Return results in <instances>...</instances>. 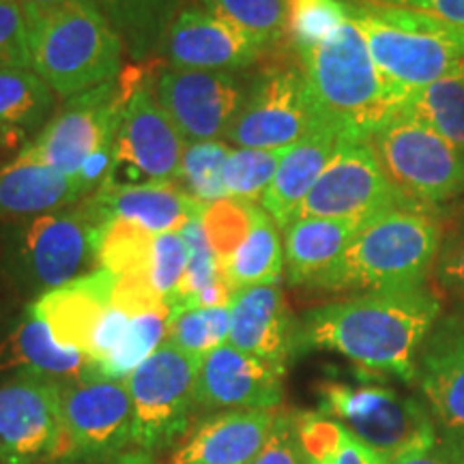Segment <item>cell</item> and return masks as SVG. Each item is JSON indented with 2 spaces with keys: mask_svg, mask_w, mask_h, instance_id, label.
<instances>
[{
  "mask_svg": "<svg viewBox=\"0 0 464 464\" xmlns=\"http://www.w3.org/2000/svg\"><path fill=\"white\" fill-rule=\"evenodd\" d=\"M440 312V297L426 284L332 301L299 321L301 351H334L370 372L415 382L417 355Z\"/></svg>",
  "mask_w": 464,
  "mask_h": 464,
  "instance_id": "cell-1",
  "label": "cell"
},
{
  "mask_svg": "<svg viewBox=\"0 0 464 464\" xmlns=\"http://www.w3.org/2000/svg\"><path fill=\"white\" fill-rule=\"evenodd\" d=\"M297 61L316 121L344 140L370 142L402 112L406 95L376 67L351 17L318 48L297 54Z\"/></svg>",
  "mask_w": 464,
  "mask_h": 464,
  "instance_id": "cell-2",
  "label": "cell"
},
{
  "mask_svg": "<svg viewBox=\"0 0 464 464\" xmlns=\"http://www.w3.org/2000/svg\"><path fill=\"white\" fill-rule=\"evenodd\" d=\"M443 237L432 208L392 207L363 224L342 256L310 288L362 295L423 286Z\"/></svg>",
  "mask_w": 464,
  "mask_h": 464,
  "instance_id": "cell-3",
  "label": "cell"
},
{
  "mask_svg": "<svg viewBox=\"0 0 464 464\" xmlns=\"http://www.w3.org/2000/svg\"><path fill=\"white\" fill-rule=\"evenodd\" d=\"M24 7L33 72L58 97L69 100L121 73L123 39L91 0L52 9L28 3Z\"/></svg>",
  "mask_w": 464,
  "mask_h": 464,
  "instance_id": "cell-4",
  "label": "cell"
},
{
  "mask_svg": "<svg viewBox=\"0 0 464 464\" xmlns=\"http://www.w3.org/2000/svg\"><path fill=\"white\" fill-rule=\"evenodd\" d=\"M348 17L362 31L381 73L406 97L464 61V28L423 11L385 0H348Z\"/></svg>",
  "mask_w": 464,
  "mask_h": 464,
  "instance_id": "cell-5",
  "label": "cell"
},
{
  "mask_svg": "<svg viewBox=\"0 0 464 464\" xmlns=\"http://www.w3.org/2000/svg\"><path fill=\"white\" fill-rule=\"evenodd\" d=\"M316 396L318 413L332 417L387 462L440 439L426 402L390 387L323 381Z\"/></svg>",
  "mask_w": 464,
  "mask_h": 464,
  "instance_id": "cell-6",
  "label": "cell"
},
{
  "mask_svg": "<svg viewBox=\"0 0 464 464\" xmlns=\"http://www.w3.org/2000/svg\"><path fill=\"white\" fill-rule=\"evenodd\" d=\"M95 228L82 208L20 219L5 232V269L24 293L44 295L97 271Z\"/></svg>",
  "mask_w": 464,
  "mask_h": 464,
  "instance_id": "cell-7",
  "label": "cell"
},
{
  "mask_svg": "<svg viewBox=\"0 0 464 464\" xmlns=\"http://www.w3.org/2000/svg\"><path fill=\"white\" fill-rule=\"evenodd\" d=\"M370 147L404 200L434 208L464 194V155L406 110L374 133Z\"/></svg>",
  "mask_w": 464,
  "mask_h": 464,
  "instance_id": "cell-8",
  "label": "cell"
},
{
  "mask_svg": "<svg viewBox=\"0 0 464 464\" xmlns=\"http://www.w3.org/2000/svg\"><path fill=\"white\" fill-rule=\"evenodd\" d=\"M202 359L164 342L127 376L133 406V448L158 454L189 430Z\"/></svg>",
  "mask_w": 464,
  "mask_h": 464,
  "instance_id": "cell-9",
  "label": "cell"
},
{
  "mask_svg": "<svg viewBox=\"0 0 464 464\" xmlns=\"http://www.w3.org/2000/svg\"><path fill=\"white\" fill-rule=\"evenodd\" d=\"M61 381L15 372L0 382V464H69Z\"/></svg>",
  "mask_w": 464,
  "mask_h": 464,
  "instance_id": "cell-10",
  "label": "cell"
},
{
  "mask_svg": "<svg viewBox=\"0 0 464 464\" xmlns=\"http://www.w3.org/2000/svg\"><path fill=\"white\" fill-rule=\"evenodd\" d=\"M188 142L155 100L153 86L133 92L121 112L114 158L102 188L179 183Z\"/></svg>",
  "mask_w": 464,
  "mask_h": 464,
  "instance_id": "cell-11",
  "label": "cell"
},
{
  "mask_svg": "<svg viewBox=\"0 0 464 464\" xmlns=\"http://www.w3.org/2000/svg\"><path fill=\"white\" fill-rule=\"evenodd\" d=\"M318 123L299 65H271L247 82L246 102L224 138L241 149H288Z\"/></svg>",
  "mask_w": 464,
  "mask_h": 464,
  "instance_id": "cell-12",
  "label": "cell"
},
{
  "mask_svg": "<svg viewBox=\"0 0 464 464\" xmlns=\"http://www.w3.org/2000/svg\"><path fill=\"white\" fill-rule=\"evenodd\" d=\"M398 205L413 202L404 200L393 188L370 142L344 140L301 202L295 219L329 218L368 224Z\"/></svg>",
  "mask_w": 464,
  "mask_h": 464,
  "instance_id": "cell-13",
  "label": "cell"
},
{
  "mask_svg": "<svg viewBox=\"0 0 464 464\" xmlns=\"http://www.w3.org/2000/svg\"><path fill=\"white\" fill-rule=\"evenodd\" d=\"M61 400L72 445L69 464H102L133 445L127 381H65L61 382Z\"/></svg>",
  "mask_w": 464,
  "mask_h": 464,
  "instance_id": "cell-14",
  "label": "cell"
},
{
  "mask_svg": "<svg viewBox=\"0 0 464 464\" xmlns=\"http://www.w3.org/2000/svg\"><path fill=\"white\" fill-rule=\"evenodd\" d=\"M125 103L116 78L69 97L61 112L52 116L22 153L78 181L86 158L116 136Z\"/></svg>",
  "mask_w": 464,
  "mask_h": 464,
  "instance_id": "cell-15",
  "label": "cell"
},
{
  "mask_svg": "<svg viewBox=\"0 0 464 464\" xmlns=\"http://www.w3.org/2000/svg\"><path fill=\"white\" fill-rule=\"evenodd\" d=\"M153 92L189 144L224 136L246 102L247 82L232 72L170 67L158 75Z\"/></svg>",
  "mask_w": 464,
  "mask_h": 464,
  "instance_id": "cell-16",
  "label": "cell"
},
{
  "mask_svg": "<svg viewBox=\"0 0 464 464\" xmlns=\"http://www.w3.org/2000/svg\"><path fill=\"white\" fill-rule=\"evenodd\" d=\"M415 382L440 439L464 450V307L440 316L428 334Z\"/></svg>",
  "mask_w": 464,
  "mask_h": 464,
  "instance_id": "cell-17",
  "label": "cell"
},
{
  "mask_svg": "<svg viewBox=\"0 0 464 464\" xmlns=\"http://www.w3.org/2000/svg\"><path fill=\"white\" fill-rule=\"evenodd\" d=\"M284 374L226 342L202 359L196 404L207 411H276L284 400Z\"/></svg>",
  "mask_w": 464,
  "mask_h": 464,
  "instance_id": "cell-18",
  "label": "cell"
},
{
  "mask_svg": "<svg viewBox=\"0 0 464 464\" xmlns=\"http://www.w3.org/2000/svg\"><path fill=\"white\" fill-rule=\"evenodd\" d=\"M160 54L179 69L235 73L269 52L205 7H183L168 28Z\"/></svg>",
  "mask_w": 464,
  "mask_h": 464,
  "instance_id": "cell-19",
  "label": "cell"
},
{
  "mask_svg": "<svg viewBox=\"0 0 464 464\" xmlns=\"http://www.w3.org/2000/svg\"><path fill=\"white\" fill-rule=\"evenodd\" d=\"M228 344L286 370L301 353V324L295 321L280 284H258L232 293Z\"/></svg>",
  "mask_w": 464,
  "mask_h": 464,
  "instance_id": "cell-20",
  "label": "cell"
},
{
  "mask_svg": "<svg viewBox=\"0 0 464 464\" xmlns=\"http://www.w3.org/2000/svg\"><path fill=\"white\" fill-rule=\"evenodd\" d=\"M205 207L174 183L100 188L80 205L92 224L100 226L106 219H130L153 235L183 230L191 219L202 216Z\"/></svg>",
  "mask_w": 464,
  "mask_h": 464,
  "instance_id": "cell-21",
  "label": "cell"
},
{
  "mask_svg": "<svg viewBox=\"0 0 464 464\" xmlns=\"http://www.w3.org/2000/svg\"><path fill=\"white\" fill-rule=\"evenodd\" d=\"M114 280V274L97 269L65 286L39 295L28 310L45 323L58 344L91 357L97 324L112 307Z\"/></svg>",
  "mask_w": 464,
  "mask_h": 464,
  "instance_id": "cell-22",
  "label": "cell"
},
{
  "mask_svg": "<svg viewBox=\"0 0 464 464\" xmlns=\"http://www.w3.org/2000/svg\"><path fill=\"white\" fill-rule=\"evenodd\" d=\"M276 411H222L196 423L172 451L170 464H252L263 450Z\"/></svg>",
  "mask_w": 464,
  "mask_h": 464,
  "instance_id": "cell-23",
  "label": "cell"
},
{
  "mask_svg": "<svg viewBox=\"0 0 464 464\" xmlns=\"http://www.w3.org/2000/svg\"><path fill=\"white\" fill-rule=\"evenodd\" d=\"M342 142L344 138L338 131L316 123L301 140L284 150L274 181L260 198V207L277 228L286 230L295 222L301 202L314 188Z\"/></svg>",
  "mask_w": 464,
  "mask_h": 464,
  "instance_id": "cell-24",
  "label": "cell"
},
{
  "mask_svg": "<svg viewBox=\"0 0 464 464\" xmlns=\"http://www.w3.org/2000/svg\"><path fill=\"white\" fill-rule=\"evenodd\" d=\"M86 191L75 179L54 168L17 153L7 166L0 168V219H28L56 213L84 200Z\"/></svg>",
  "mask_w": 464,
  "mask_h": 464,
  "instance_id": "cell-25",
  "label": "cell"
},
{
  "mask_svg": "<svg viewBox=\"0 0 464 464\" xmlns=\"http://www.w3.org/2000/svg\"><path fill=\"white\" fill-rule=\"evenodd\" d=\"M363 224L353 219L299 218L284 230V263L293 286L310 288L342 256Z\"/></svg>",
  "mask_w": 464,
  "mask_h": 464,
  "instance_id": "cell-26",
  "label": "cell"
},
{
  "mask_svg": "<svg viewBox=\"0 0 464 464\" xmlns=\"http://www.w3.org/2000/svg\"><path fill=\"white\" fill-rule=\"evenodd\" d=\"M91 359L84 353L61 346L45 323L31 310L17 327L0 342V370L31 372L54 381H82Z\"/></svg>",
  "mask_w": 464,
  "mask_h": 464,
  "instance_id": "cell-27",
  "label": "cell"
},
{
  "mask_svg": "<svg viewBox=\"0 0 464 464\" xmlns=\"http://www.w3.org/2000/svg\"><path fill=\"white\" fill-rule=\"evenodd\" d=\"M56 92L26 67H0V140L7 147L48 125Z\"/></svg>",
  "mask_w": 464,
  "mask_h": 464,
  "instance_id": "cell-28",
  "label": "cell"
},
{
  "mask_svg": "<svg viewBox=\"0 0 464 464\" xmlns=\"http://www.w3.org/2000/svg\"><path fill=\"white\" fill-rule=\"evenodd\" d=\"M123 39L136 63L161 52L166 33L183 9V0H91Z\"/></svg>",
  "mask_w": 464,
  "mask_h": 464,
  "instance_id": "cell-29",
  "label": "cell"
},
{
  "mask_svg": "<svg viewBox=\"0 0 464 464\" xmlns=\"http://www.w3.org/2000/svg\"><path fill=\"white\" fill-rule=\"evenodd\" d=\"M232 293L258 284H277L284 274V246L274 219L260 207L252 232L222 266Z\"/></svg>",
  "mask_w": 464,
  "mask_h": 464,
  "instance_id": "cell-30",
  "label": "cell"
},
{
  "mask_svg": "<svg viewBox=\"0 0 464 464\" xmlns=\"http://www.w3.org/2000/svg\"><path fill=\"white\" fill-rule=\"evenodd\" d=\"M464 155V61L443 78L411 92L404 108Z\"/></svg>",
  "mask_w": 464,
  "mask_h": 464,
  "instance_id": "cell-31",
  "label": "cell"
},
{
  "mask_svg": "<svg viewBox=\"0 0 464 464\" xmlns=\"http://www.w3.org/2000/svg\"><path fill=\"white\" fill-rule=\"evenodd\" d=\"M166 314H144L130 318L123 338L102 362H91L84 379L125 381L144 359L153 355L168 338Z\"/></svg>",
  "mask_w": 464,
  "mask_h": 464,
  "instance_id": "cell-32",
  "label": "cell"
},
{
  "mask_svg": "<svg viewBox=\"0 0 464 464\" xmlns=\"http://www.w3.org/2000/svg\"><path fill=\"white\" fill-rule=\"evenodd\" d=\"M155 235L130 219H106L95 228L97 265L114 276L150 271Z\"/></svg>",
  "mask_w": 464,
  "mask_h": 464,
  "instance_id": "cell-33",
  "label": "cell"
},
{
  "mask_svg": "<svg viewBox=\"0 0 464 464\" xmlns=\"http://www.w3.org/2000/svg\"><path fill=\"white\" fill-rule=\"evenodd\" d=\"M202 7L237 26L266 52L286 44L288 0H200Z\"/></svg>",
  "mask_w": 464,
  "mask_h": 464,
  "instance_id": "cell-34",
  "label": "cell"
},
{
  "mask_svg": "<svg viewBox=\"0 0 464 464\" xmlns=\"http://www.w3.org/2000/svg\"><path fill=\"white\" fill-rule=\"evenodd\" d=\"M348 20V0H288L286 48L314 50Z\"/></svg>",
  "mask_w": 464,
  "mask_h": 464,
  "instance_id": "cell-35",
  "label": "cell"
},
{
  "mask_svg": "<svg viewBox=\"0 0 464 464\" xmlns=\"http://www.w3.org/2000/svg\"><path fill=\"white\" fill-rule=\"evenodd\" d=\"M228 307H181L168 318V342L181 351L205 359L213 348L228 342Z\"/></svg>",
  "mask_w": 464,
  "mask_h": 464,
  "instance_id": "cell-36",
  "label": "cell"
},
{
  "mask_svg": "<svg viewBox=\"0 0 464 464\" xmlns=\"http://www.w3.org/2000/svg\"><path fill=\"white\" fill-rule=\"evenodd\" d=\"M230 153L228 142H189L185 147L177 185L202 205L228 198L224 185V166Z\"/></svg>",
  "mask_w": 464,
  "mask_h": 464,
  "instance_id": "cell-37",
  "label": "cell"
},
{
  "mask_svg": "<svg viewBox=\"0 0 464 464\" xmlns=\"http://www.w3.org/2000/svg\"><path fill=\"white\" fill-rule=\"evenodd\" d=\"M258 213L260 207L256 202L230 198V196L205 207L200 216L202 228H205L208 246L216 252L222 266L247 239L256 224Z\"/></svg>",
  "mask_w": 464,
  "mask_h": 464,
  "instance_id": "cell-38",
  "label": "cell"
},
{
  "mask_svg": "<svg viewBox=\"0 0 464 464\" xmlns=\"http://www.w3.org/2000/svg\"><path fill=\"white\" fill-rule=\"evenodd\" d=\"M286 149H239L232 150L224 166V185L230 198L256 202L274 181Z\"/></svg>",
  "mask_w": 464,
  "mask_h": 464,
  "instance_id": "cell-39",
  "label": "cell"
},
{
  "mask_svg": "<svg viewBox=\"0 0 464 464\" xmlns=\"http://www.w3.org/2000/svg\"><path fill=\"white\" fill-rule=\"evenodd\" d=\"M189 263V247L185 243L181 230L155 235L153 256H150V282L158 293L168 301L174 297L179 284H181Z\"/></svg>",
  "mask_w": 464,
  "mask_h": 464,
  "instance_id": "cell-40",
  "label": "cell"
},
{
  "mask_svg": "<svg viewBox=\"0 0 464 464\" xmlns=\"http://www.w3.org/2000/svg\"><path fill=\"white\" fill-rule=\"evenodd\" d=\"M112 307L130 318L144 314L170 316V305L153 286L149 271L116 276L112 288Z\"/></svg>",
  "mask_w": 464,
  "mask_h": 464,
  "instance_id": "cell-41",
  "label": "cell"
},
{
  "mask_svg": "<svg viewBox=\"0 0 464 464\" xmlns=\"http://www.w3.org/2000/svg\"><path fill=\"white\" fill-rule=\"evenodd\" d=\"M0 67L33 69L28 15L22 0H0Z\"/></svg>",
  "mask_w": 464,
  "mask_h": 464,
  "instance_id": "cell-42",
  "label": "cell"
},
{
  "mask_svg": "<svg viewBox=\"0 0 464 464\" xmlns=\"http://www.w3.org/2000/svg\"><path fill=\"white\" fill-rule=\"evenodd\" d=\"M295 421H297L301 445H304L312 464L334 454L340 448L342 439L346 434L344 426H340L332 417L318 413V411H301V413H295Z\"/></svg>",
  "mask_w": 464,
  "mask_h": 464,
  "instance_id": "cell-43",
  "label": "cell"
},
{
  "mask_svg": "<svg viewBox=\"0 0 464 464\" xmlns=\"http://www.w3.org/2000/svg\"><path fill=\"white\" fill-rule=\"evenodd\" d=\"M252 464H312L301 445L295 413L277 411L274 428Z\"/></svg>",
  "mask_w": 464,
  "mask_h": 464,
  "instance_id": "cell-44",
  "label": "cell"
},
{
  "mask_svg": "<svg viewBox=\"0 0 464 464\" xmlns=\"http://www.w3.org/2000/svg\"><path fill=\"white\" fill-rule=\"evenodd\" d=\"M432 271L439 288L464 305V228L443 237Z\"/></svg>",
  "mask_w": 464,
  "mask_h": 464,
  "instance_id": "cell-45",
  "label": "cell"
},
{
  "mask_svg": "<svg viewBox=\"0 0 464 464\" xmlns=\"http://www.w3.org/2000/svg\"><path fill=\"white\" fill-rule=\"evenodd\" d=\"M127 324H130V316L110 307L100 324H97L95 335H92V348L89 357L91 362H102L103 357H108L112 353V348L123 338Z\"/></svg>",
  "mask_w": 464,
  "mask_h": 464,
  "instance_id": "cell-46",
  "label": "cell"
},
{
  "mask_svg": "<svg viewBox=\"0 0 464 464\" xmlns=\"http://www.w3.org/2000/svg\"><path fill=\"white\" fill-rule=\"evenodd\" d=\"M387 464H464V450L450 440L439 439L430 448L409 451Z\"/></svg>",
  "mask_w": 464,
  "mask_h": 464,
  "instance_id": "cell-47",
  "label": "cell"
},
{
  "mask_svg": "<svg viewBox=\"0 0 464 464\" xmlns=\"http://www.w3.org/2000/svg\"><path fill=\"white\" fill-rule=\"evenodd\" d=\"M316 464H387V460L346 430L340 448Z\"/></svg>",
  "mask_w": 464,
  "mask_h": 464,
  "instance_id": "cell-48",
  "label": "cell"
},
{
  "mask_svg": "<svg viewBox=\"0 0 464 464\" xmlns=\"http://www.w3.org/2000/svg\"><path fill=\"white\" fill-rule=\"evenodd\" d=\"M385 3L423 11L448 24L464 28V0H385Z\"/></svg>",
  "mask_w": 464,
  "mask_h": 464,
  "instance_id": "cell-49",
  "label": "cell"
},
{
  "mask_svg": "<svg viewBox=\"0 0 464 464\" xmlns=\"http://www.w3.org/2000/svg\"><path fill=\"white\" fill-rule=\"evenodd\" d=\"M102 464H155V460H153V454H149V451L127 450L123 454L110 458V460Z\"/></svg>",
  "mask_w": 464,
  "mask_h": 464,
  "instance_id": "cell-50",
  "label": "cell"
},
{
  "mask_svg": "<svg viewBox=\"0 0 464 464\" xmlns=\"http://www.w3.org/2000/svg\"><path fill=\"white\" fill-rule=\"evenodd\" d=\"M24 3L33 5V7H39V9H52V7H63V5L82 3V0H24Z\"/></svg>",
  "mask_w": 464,
  "mask_h": 464,
  "instance_id": "cell-51",
  "label": "cell"
},
{
  "mask_svg": "<svg viewBox=\"0 0 464 464\" xmlns=\"http://www.w3.org/2000/svg\"><path fill=\"white\" fill-rule=\"evenodd\" d=\"M28 464H56V462H28Z\"/></svg>",
  "mask_w": 464,
  "mask_h": 464,
  "instance_id": "cell-52",
  "label": "cell"
}]
</instances>
